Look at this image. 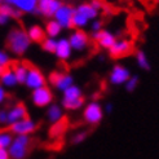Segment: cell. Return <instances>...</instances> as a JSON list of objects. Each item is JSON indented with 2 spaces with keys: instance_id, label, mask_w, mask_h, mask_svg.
I'll use <instances>...</instances> for the list:
<instances>
[{
  "instance_id": "cell-1",
  "label": "cell",
  "mask_w": 159,
  "mask_h": 159,
  "mask_svg": "<svg viewBox=\"0 0 159 159\" xmlns=\"http://www.w3.org/2000/svg\"><path fill=\"white\" fill-rule=\"evenodd\" d=\"M33 140L29 134H17L13 137L11 146L8 148L11 159H26L31 152Z\"/></svg>"
},
{
  "instance_id": "cell-2",
  "label": "cell",
  "mask_w": 159,
  "mask_h": 159,
  "mask_svg": "<svg viewBox=\"0 0 159 159\" xmlns=\"http://www.w3.org/2000/svg\"><path fill=\"white\" fill-rule=\"evenodd\" d=\"M30 44L29 35L21 29H13L7 39V48L16 54L25 53Z\"/></svg>"
},
{
  "instance_id": "cell-3",
  "label": "cell",
  "mask_w": 159,
  "mask_h": 159,
  "mask_svg": "<svg viewBox=\"0 0 159 159\" xmlns=\"http://www.w3.org/2000/svg\"><path fill=\"white\" fill-rule=\"evenodd\" d=\"M84 104V97L82 96L80 89L75 85H70L65 89V96L62 100V105L67 110H76Z\"/></svg>"
},
{
  "instance_id": "cell-4",
  "label": "cell",
  "mask_w": 159,
  "mask_h": 159,
  "mask_svg": "<svg viewBox=\"0 0 159 159\" xmlns=\"http://www.w3.org/2000/svg\"><path fill=\"white\" fill-rule=\"evenodd\" d=\"M38 123H35L33 119H30V116L27 118H23L21 120H17L12 124H9L7 127L8 129H9L14 136H17V134H31L34 133L36 129H38Z\"/></svg>"
},
{
  "instance_id": "cell-5",
  "label": "cell",
  "mask_w": 159,
  "mask_h": 159,
  "mask_svg": "<svg viewBox=\"0 0 159 159\" xmlns=\"http://www.w3.org/2000/svg\"><path fill=\"white\" fill-rule=\"evenodd\" d=\"M23 65L26 66L27 74H26V80L25 83L27 84V87L33 89H36L39 87H43L45 84V79L43 76V74L39 71V69H36L33 63H30L29 61H22Z\"/></svg>"
},
{
  "instance_id": "cell-6",
  "label": "cell",
  "mask_w": 159,
  "mask_h": 159,
  "mask_svg": "<svg viewBox=\"0 0 159 159\" xmlns=\"http://www.w3.org/2000/svg\"><path fill=\"white\" fill-rule=\"evenodd\" d=\"M102 116H104V111L97 102H91L89 105L85 106L83 113V119L85 120V123L96 125L102 120Z\"/></svg>"
},
{
  "instance_id": "cell-7",
  "label": "cell",
  "mask_w": 159,
  "mask_h": 159,
  "mask_svg": "<svg viewBox=\"0 0 159 159\" xmlns=\"http://www.w3.org/2000/svg\"><path fill=\"white\" fill-rule=\"evenodd\" d=\"M109 49H110V56H111V58L118 60V58L127 57V56H131V54L134 52V47H133L132 42L122 40V42L114 43Z\"/></svg>"
},
{
  "instance_id": "cell-8",
  "label": "cell",
  "mask_w": 159,
  "mask_h": 159,
  "mask_svg": "<svg viewBox=\"0 0 159 159\" xmlns=\"http://www.w3.org/2000/svg\"><path fill=\"white\" fill-rule=\"evenodd\" d=\"M53 100V94L51 92V89L48 87H39V88L34 89V93H33V102L34 105L38 106V107H44L47 105H49Z\"/></svg>"
},
{
  "instance_id": "cell-9",
  "label": "cell",
  "mask_w": 159,
  "mask_h": 159,
  "mask_svg": "<svg viewBox=\"0 0 159 159\" xmlns=\"http://www.w3.org/2000/svg\"><path fill=\"white\" fill-rule=\"evenodd\" d=\"M73 14H74V9L70 5H61L54 13L56 20H57V22L60 23V25L65 26V27H69V29L74 27Z\"/></svg>"
},
{
  "instance_id": "cell-10",
  "label": "cell",
  "mask_w": 159,
  "mask_h": 159,
  "mask_svg": "<svg viewBox=\"0 0 159 159\" xmlns=\"http://www.w3.org/2000/svg\"><path fill=\"white\" fill-rule=\"evenodd\" d=\"M7 114H8V125L14 123V122H17V120H21V119H23V118L29 116L27 109H26L25 104H22V102H18V104H16L9 110H7Z\"/></svg>"
},
{
  "instance_id": "cell-11",
  "label": "cell",
  "mask_w": 159,
  "mask_h": 159,
  "mask_svg": "<svg viewBox=\"0 0 159 159\" xmlns=\"http://www.w3.org/2000/svg\"><path fill=\"white\" fill-rule=\"evenodd\" d=\"M49 80L56 88L61 91H65L67 87L73 85V79L66 73H52L49 76Z\"/></svg>"
},
{
  "instance_id": "cell-12",
  "label": "cell",
  "mask_w": 159,
  "mask_h": 159,
  "mask_svg": "<svg viewBox=\"0 0 159 159\" xmlns=\"http://www.w3.org/2000/svg\"><path fill=\"white\" fill-rule=\"evenodd\" d=\"M62 4L58 0H38L36 7L40 13H43L44 16H53L56 13V11L58 9Z\"/></svg>"
},
{
  "instance_id": "cell-13",
  "label": "cell",
  "mask_w": 159,
  "mask_h": 159,
  "mask_svg": "<svg viewBox=\"0 0 159 159\" xmlns=\"http://www.w3.org/2000/svg\"><path fill=\"white\" fill-rule=\"evenodd\" d=\"M69 127V120L66 116H62L60 120L52 123V127L49 128V137L51 139H58L66 132Z\"/></svg>"
},
{
  "instance_id": "cell-14",
  "label": "cell",
  "mask_w": 159,
  "mask_h": 159,
  "mask_svg": "<svg viewBox=\"0 0 159 159\" xmlns=\"http://www.w3.org/2000/svg\"><path fill=\"white\" fill-rule=\"evenodd\" d=\"M70 45L74 47L75 49H84L85 47L89 45V38L87 36L85 33L79 30L70 38Z\"/></svg>"
},
{
  "instance_id": "cell-15",
  "label": "cell",
  "mask_w": 159,
  "mask_h": 159,
  "mask_svg": "<svg viewBox=\"0 0 159 159\" xmlns=\"http://www.w3.org/2000/svg\"><path fill=\"white\" fill-rule=\"evenodd\" d=\"M110 79H111V83H114V84H122V83L127 82L129 79V73H128V70H125L122 66H115Z\"/></svg>"
},
{
  "instance_id": "cell-16",
  "label": "cell",
  "mask_w": 159,
  "mask_h": 159,
  "mask_svg": "<svg viewBox=\"0 0 159 159\" xmlns=\"http://www.w3.org/2000/svg\"><path fill=\"white\" fill-rule=\"evenodd\" d=\"M94 40L102 48H110L115 43V38L111 34L106 33V31H98L96 36H94Z\"/></svg>"
},
{
  "instance_id": "cell-17",
  "label": "cell",
  "mask_w": 159,
  "mask_h": 159,
  "mask_svg": "<svg viewBox=\"0 0 159 159\" xmlns=\"http://www.w3.org/2000/svg\"><path fill=\"white\" fill-rule=\"evenodd\" d=\"M7 2L14 4L21 12H33L36 8L38 0H7Z\"/></svg>"
},
{
  "instance_id": "cell-18",
  "label": "cell",
  "mask_w": 159,
  "mask_h": 159,
  "mask_svg": "<svg viewBox=\"0 0 159 159\" xmlns=\"http://www.w3.org/2000/svg\"><path fill=\"white\" fill-rule=\"evenodd\" d=\"M70 48H71V45L67 40H60L58 43H56V51L54 52L57 53V56L61 60H66L70 56Z\"/></svg>"
},
{
  "instance_id": "cell-19",
  "label": "cell",
  "mask_w": 159,
  "mask_h": 159,
  "mask_svg": "<svg viewBox=\"0 0 159 159\" xmlns=\"http://www.w3.org/2000/svg\"><path fill=\"white\" fill-rule=\"evenodd\" d=\"M29 39L36 43H43L45 40V33L40 26H33L29 30Z\"/></svg>"
},
{
  "instance_id": "cell-20",
  "label": "cell",
  "mask_w": 159,
  "mask_h": 159,
  "mask_svg": "<svg viewBox=\"0 0 159 159\" xmlns=\"http://www.w3.org/2000/svg\"><path fill=\"white\" fill-rule=\"evenodd\" d=\"M13 137H14V134L8 128H4V129L0 131V149L9 148L12 141H13Z\"/></svg>"
},
{
  "instance_id": "cell-21",
  "label": "cell",
  "mask_w": 159,
  "mask_h": 159,
  "mask_svg": "<svg viewBox=\"0 0 159 159\" xmlns=\"http://www.w3.org/2000/svg\"><path fill=\"white\" fill-rule=\"evenodd\" d=\"M47 116H48V120L51 123H54V122L60 120V119L63 116L61 107L58 105H51L49 109H48V111H47Z\"/></svg>"
},
{
  "instance_id": "cell-22",
  "label": "cell",
  "mask_w": 159,
  "mask_h": 159,
  "mask_svg": "<svg viewBox=\"0 0 159 159\" xmlns=\"http://www.w3.org/2000/svg\"><path fill=\"white\" fill-rule=\"evenodd\" d=\"M0 14L4 16V17H7V18H9V17L18 18V17H21L22 12L14 9V8L7 5V4H0Z\"/></svg>"
},
{
  "instance_id": "cell-23",
  "label": "cell",
  "mask_w": 159,
  "mask_h": 159,
  "mask_svg": "<svg viewBox=\"0 0 159 159\" xmlns=\"http://www.w3.org/2000/svg\"><path fill=\"white\" fill-rule=\"evenodd\" d=\"M76 12L82 13L87 20L94 18V17H96V14H97V9L94 7H92V4H83V5H80L78 8Z\"/></svg>"
},
{
  "instance_id": "cell-24",
  "label": "cell",
  "mask_w": 159,
  "mask_h": 159,
  "mask_svg": "<svg viewBox=\"0 0 159 159\" xmlns=\"http://www.w3.org/2000/svg\"><path fill=\"white\" fill-rule=\"evenodd\" d=\"M61 31V25L57 21H51L47 23V33H48L51 36H56L58 35Z\"/></svg>"
},
{
  "instance_id": "cell-25",
  "label": "cell",
  "mask_w": 159,
  "mask_h": 159,
  "mask_svg": "<svg viewBox=\"0 0 159 159\" xmlns=\"http://www.w3.org/2000/svg\"><path fill=\"white\" fill-rule=\"evenodd\" d=\"M2 78V82L5 84V85H14L16 83H17V79H16V76H14V74H13V71L12 70H9V71H7V73L4 74V75H2L0 76Z\"/></svg>"
},
{
  "instance_id": "cell-26",
  "label": "cell",
  "mask_w": 159,
  "mask_h": 159,
  "mask_svg": "<svg viewBox=\"0 0 159 159\" xmlns=\"http://www.w3.org/2000/svg\"><path fill=\"white\" fill-rule=\"evenodd\" d=\"M87 21H88V20H87L82 13L74 12V14H73V23H74V26H84L87 23Z\"/></svg>"
},
{
  "instance_id": "cell-27",
  "label": "cell",
  "mask_w": 159,
  "mask_h": 159,
  "mask_svg": "<svg viewBox=\"0 0 159 159\" xmlns=\"http://www.w3.org/2000/svg\"><path fill=\"white\" fill-rule=\"evenodd\" d=\"M43 49L47 51V52L54 53V51H56V42L51 40V39H45V40L43 42Z\"/></svg>"
},
{
  "instance_id": "cell-28",
  "label": "cell",
  "mask_w": 159,
  "mask_h": 159,
  "mask_svg": "<svg viewBox=\"0 0 159 159\" xmlns=\"http://www.w3.org/2000/svg\"><path fill=\"white\" fill-rule=\"evenodd\" d=\"M85 139H87V133L85 132H79V133L75 134V136H73L71 142H73L74 145H78V144H82Z\"/></svg>"
},
{
  "instance_id": "cell-29",
  "label": "cell",
  "mask_w": 159,
  "mask_h": 159,
  "mask_svg": "<svg viewBox=\"0 0 159 159\" xmlns=\"http://www.w3.org/2000/svg\"><path fill=\"white\" fill-rule=\"evenodd\" d=\"M137 60H139V63H140V66H141V67H144V69H149V65H148L146 57H145V54L142 53V52H139V53H137Z\"/></svg>"
},
{
  "instance_id": "cell-30",
  "label": "cell",
  "mask_w": 159,
  "mask_h": 159,
  "mask_svg": "<svg viewBox=\"0 0 159 159\" xmlns=\"http://www.w3.org/2000/svg\"><path fill=\"white\" fill-rule=\"evenodd\" d=\"M137 85V79L136 78H132V79H128L127 80V89H128L129 92H132L134 88H136Z\"/></svg>"
},
{
  "instance_id": "cell-31",
  "label": "cell",
  "mask_w": 159,
  "mask_h": 159,
  "mask_svg": "<svg viewBox=\"0 0 159 159\" xmlns=\"http://www.w3.org/2000/svg\"><path fill=\"white\" fill-rule=\"evenodd\" d=\"M0 124L8 125V114L7 110H0Z\"/></svg>"
},
{
  "instance_id": "cell-32",
  "label": "cell",
  "mask_w": 159,
  "mask_h": 159,
  "mask_svg": "<svg viewBox=\"0 0 159 159\" xmlns=\"http://www.w3.org/2000/svg\"><path fill=\"white\" fill-rule=\"evenodd\" d=\"M9 63V58L4 52H0V65H8Z\"/></svg>"
},
{
  "instance_id": "cell-33",
  "label": "cell",
  "mask_w": 159,
  "mask_h": 159,
  "mask_svg": "<svg viewBox=\"0 0 159 159\" xmlns=\"http://www.w3.org/2000/svg\"><path fill=\"white\" fill-rule=\"evenodd\" d=\"M0 159H11L8 149H0Z\"/></svg>"
},
{
  "instance_id": "cell-34",
  "label": "cell",
  "mask_w": 159,
  "mask_h": 159,
  "mask_svg": "<svg viewBox=\"0 0 159 159\" xmlns=\"http://www.w3.org/2000/svg\"><path fill=\"white\" fill-rule=\"evenodd\" d=\"M7 97H8V93L0 87V104H3V102L7 100Z\"/></svg>"
},
{
  "instance_id": "cell-35",
  "label": "cell",
  "mask_w": 159,
  "mask_h": 159,
  "mask_svg": "<svg viewBox=\"0 0 159 159\" xmlns=\"http://www.w3.org/2000/svg\"><path fill=\"white\" fill-rule=\"evenodd\" d=\"M11 70V66H9V63L8 65H0V76L4 75L7 71H9Z\"/></svg>"
},
{
  "instance_id": "cell-36",
  "label": "cell",
  "mask_w": 159,
  "mask_h": 159,
  "mask_svg": "<svg viewBox=\"0 0 159 159\" xmlns=\"http://www.w3.org/2000/svg\"><path fill=\"white\" fill-rule=\"evenodd\" d=\"M100 27H101V22H97L93 25V30H100Z\"/></svg>"
},
{
  "instance_id": "cell-37",
  "label": "cell",
  "mask_w": 159,
  "mask_h": 159,
  "mask_svg": "<svg viewBox=\"0 0 159 159\" xmlns=\"http://www.w3.org/2000/svg\"><path fill=\"white\" fill-rule=\"evenodd\" d=\"M7 17H4V16H2V14H0V23H5L7 22Z\"/></svg>"
},
{
  "instance_id": "cell-38",
  "label": "cell",
  "mask_w": 159,
  "mask_h": 159,
  "mask_svg": "<svg viewBox=\"0 0 159 159\" xmlns=\"http://www.w3.org/2000/svg\"><path fill=\"white\" fill-rule=\"evenodd\" d=\"M107 111H111V105H107Z\"/></svg>"
},
{
  "instance_id": "cell-39",
  "label": "cell",
  "mask_w": 159,
  "mask_h": 159,
  "mask_svg": "<svg viewBox=\"0 0 159 159\" xmlns=\"http://www.w3.org/2000/svg\"><path fill=\"white\" fill-rule=\"evenodd\" d=\"M0 2H3V0H0Z\"/></svg>"
}]
</instances>
